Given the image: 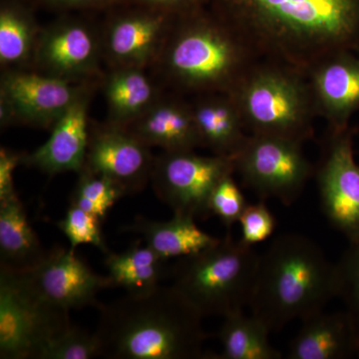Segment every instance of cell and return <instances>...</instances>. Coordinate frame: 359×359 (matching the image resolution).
Masks as SVG:
<instances>
[{"label": "cell", "instance_id": "19", "mask_svg": "<svg viewBox=\"0 0 359 359\" xmlns=\"http://www.w3.org/2000/svg\"><path fill=\"white\" fill-rule=\"evenodd\" d=\"M202 147L214 155L233 158L240 152L249 133L235 99L230 93H208L190 101Z\"/></svg>", "mask_w": 359, "mask_h": 359}, {"label": "cell", "instance_id": "30", "mask_svg": "<svg viewBox=\"0 0 359 359\" xmlns=\"http://www.w3.org/2000/svg\"><path fill=\"white\" fill-rule=\"evenodd\" d=\"M101 222L102 219L96 215L70 205L65 218L58 221L56 226L69 241L71 249L76 250L81 245H91L107 255L110 250L104 241Z\"/></svg>", "mask_w": 359, "mask_h": 359}, {"label": "cell", "instance_id": "32", "mask_svg": "<svg viewBox=\"0 0 359 359\" xmlns=\"http://www.w3.org/2000/svg\"><path fill=\"white\" fill-rule=\"evenodd\" d=\"M238 223L242 231L241 241L252 247L271 238L276 228V218L264 200L248 205Z\"/></svg>", "mask_w": 359, "mask_h": 359}, {"label": "cell", "instance_id": "36", "mask_svg": "<svg viewBox=\"0 0 359 359\" xmlns=\"http://www.w3.org/2000/svg\"><path fill=\"white\" fill-rule=\"evenodd\" d=\"M356 356H358V358H359V346H358V353H356Z\"/></svg>", "mask_w": 359, "mask_h": 359}, {"label": "cell", "instance_id": "3", "mask_svg": "<svg viewBox=\"0 0 359 359\" xmlns=\"http://www.w3.org/2000/svg\"><path fill=\"white\" fill-rule=\"evenodd\" d=\"M259 60L219 16L201 7L176 18L152 69L180 95L231 93Z\"/></svg>", "mask_w": 359, "mask_h": 359}, {"label": "cell", "instance_id": "14", "mask_svg": "<svg viewBox=\"0 0 359 359\" xmlns=\"http://www.w3.org/2000/svg\"><path fill=\"white\" fill-rule=\"evenodd\" d=\"M75 250L55 248L34 268L18 271L40 299L55 308L98 309L97 295L114 285L109 276L96 273Z\"/></svg>", "mask_w": 359, "mask_h": 359}, {"label": "cell", "instance_id": "20", "mask_svg": "<svg viewBox=\"0 0 359 359\" xmlns=\"http://www.w3.org/2000/svg\"><path fill=\"white\" fill-rule=\"evenodd\" d=\"M290 344V359H344L356 355L358 334L346 311L314 313L302 320Z\"/></svg>", "mask_w": 359, "mask_h": 359}, {"label": "cell", "instance_id": "13", "mask_svg": "<svg viewBox=\"0 0 359 359\" xmlns=\"http://www.w3.org/2000/svg\"><path fill=\"white\" fill-rule=\"evenodd\" d=\"M177 18L142 6L113 14L101 27L104 62L108 68L152 69Z\"/></svg>", "mask_w": 359, "mask_h": 359}, {"label": "cell", "instance_id": "8", "mask_svg": "<svg viewBox=\"0 0 359 359\" xmlns=\"http://www.w3.org/2000/svg\"><path fill=\"white\" fill-rule=\"evenodd\" d=\"M233 164L243 186L259 200L276 199L285 205L301 197L314 174L302 143L266 135L249 134Z\"/></svg>", "mask_w": 359, "mask_h": 359}, {"label": "cell", "instance_id": "24", "mask_svg": "<svg viewBox=\"0 0 359 359\" xmlns=\"http://www.w3.org/2000/svg\"><path fill=\"white\" fill-rule=\"evenodd\" d=\"M41 28L32 11L18 1L0 8V65L2 71L33 70Z\"/></svg>", "mask_w": 359, "mask_h": 359}, {"label": "cell", "instance_id": "34", "mask_svg": "<svg viewBox=\"0 0 359 359\" xmlns=\"http://www.w3.org/2000/svg\"><path fill=\"white\" fill-rule=\"evenodd\" d=\"M136 6L164 11L175 16L183 15L202 7L205 0H131Z\"/></svg>", "mask_w": 359, "mask_h": 359}, {"label": "cell", "instance_id": "12", "mask_svg": "<svg viewBox=\"0 0 359 359\" xmlns=\"http://www.w3.org/2000/svg\"><path fill=\"white\" fill-rule=\"evenodd\" d=\"M323 215L348 240L359 238V164L353 131H330L316 172Z\"/></svg>", "mask_w": 359, "mask_h": 359}, {"label": "cell", "instance_id": "21", "mask_svg": "<svg viewBox=\"0 0 359 359\" xmlns=\"http://www.w3.org/2000/svg\"><path fill=\"white\" fill-rule=\"evenodd\" d=\"M101 82L107 104L106 122L124 128L140 118L165 93L159 79L144 68H108Z\"/></svg>", "mask_w": 359, "mask_h": 359}, {"label": "cell", "instance_id": "10", "mask_svg": "<svg viewBox=\"0 0 359 359\" xmlns=\"http://www.w3.org/2000/svg\"><path fill=\"white\" fill-rule=\"evenodd\" d=\"M96 82L73 83L34 70L2 71L0 125L51 129L71 105Z\"/></svg>", "mask_w": 359, "mask_h": 359}, {"label": "cell", "instance_id": "28", "mask_svg": "<svg viewBox=\"0 0 359 359\" xmlns=\"http://www.w3.org/2000/svg\"><path fill=\"white\" fill-rule=\"evenodd\" d=\"M334 266L335 295L344 302L359 340V238L349 242Z\"/></svg>", "mask_w": 359, "mask_h": 359}, {"label": "cell", "instance_id": "29", "mask_svg": "<svg viewBox=\"0 0 359 359\" xmlns=\"http://www.w3.org/2000/svg\"><path fill=\"white\" fill-rule=\"evenodd\" d=\"M102 358V349L95 332L71 325L51 340L40 353L39 359H91Z\"/></svg>", "mask_w": 359, "mask_h": 359}, {"label": "cell", "instance_id": "22", "mask_svg": "<svg viewBox=\"0 0 359 359\" xmlns=\"http://www.w3.org/2000/svg\"><path fill=\"white\" fill-rule=\"evenodd\" d=\"M120 231L140 236L145 245L166 261L197 254L219 241L201 230L195 218L179 214H174L168 221H153L139 216L133 223L121 226Z\"/></svg>", "mask_w": 359, "mask_h": 359}, {"label": "cell", "instance_id": "4", "mask_svg": "<svg viewBox=\"0 0 359 359\" xmlns=\"http://www.w3.org/2000/svg\"><path fill=\"white\" fill-rule=\"evenodd\" d=\"M334 297V264L311 238L282 233L259 255L249 306L271 332L325 311Z\"/></svg>", "mask_w": 359, "mask_h": 359}, {"label": "cell", "instance_id": "33", "mask_svg": "<svg viewBox=\"0 0 359 359\" xmlns=\"http://www.w3.org/2000/svg\"><path fill=\"white\" fill-rule=\"evenodd\" d=\"M25 153L6 147L0 149V203L18 199L14 185V173L22 165Z\"/></svg>", "mask_w": 359, "mask_h": 359}, {"label": "cell", "instance_id": "35", "mask_svg": "<svg viewBox=\"0 0 359 359\" xmlns=\"http://www.w3.org/2000/svg\"><path fill=\"white\" fill-rule=\"evenodd\" d=\"M48 4L66 8H93L109 4L113 0H44Z\"/></svg>", "mask_w": 359, "mask_h": 359}, {"label": "cell", "instance_id": "15", "mask_svg": "<svg viewBox=\"0 0 359 359\" xmlns=\"http://www.w3.org/2000/svg\"><path fill=\"white\" fill-rule=\"evenodd\" d=\"M156 156L124 127L90 124L85 169L117 184L125 195L143 191L151 182Z\"/></svg>", "mask_w": 359, "mask_h": 359}, {"label": "cell", "instance_id": "26", "mask_svg": "<svg viewBox=\"0 0 359 359\" xmlns=\"http://www.w3.org/2000/svg\"><path fill=\"white\" fill-rule=\"evenodd\" d=\"M218 332L223 351L217 359H280L282 353L269 342L271 330L255 316L244 311L224 316Z\"/></svg>", "mask_w": 359, "mask_h": 359}, {"label": "cell", "instance_id": "5", "mask_svg": "<svg viewBox=\"0 0 359 359\" xmlns=\"http://www.w3.org/2000/svg\"><path fill=\"white\" fill-rule=\"evenodd\" d=\"M259 255L230 231L216 244L180 257L170 268L172 285L202 316H224L250 306Z\"/></svg>", "mask_w": 359, "mask_h": 359}, {"label": "cell", "instance_id": "18", "mask_svg": "<svg viewBox=\"0 0 359 359\" xmlns=\"http://www.w3.org/2000/svg\"><path fill=\"white\" fill-rule=\"evenodd\" d=\"M149 147L166 152L203 148L190 102L178 93L163 94L140 118L126 127Z\"/></svg>", "mask_w": 359, "mask_h": 359}, {"label": "cell", "instance_id": "31", "mask_svg": "<svg viewBox=\"0 0 359 359\" xmlns=\"http://www.w3.org/2000/svg\"><path fill=\"white\" fill-rule=\"evenodd\" d=\"M249 203L233 179L228 175L219 182L210 198L209 208L212 215L218 217L224 226L231 231L238 223Z\"/></svg>", "mask_w": 359, "mask_h": 359}, {"label": "cell", "instance_id": "7", "mask_svg": "<svg viewBox=\"0 0 359 359\" xmlns=\"http://www.w3.org/2000/svg\"><path fill=\"white\" fill-rule=\"evenodd\" d=\"M69 313L40 299L20 271L0 266V358L39 359L72 323Z\"/></svg>", "mask_w": 359, "mask_h": 359}, {"label": "cell", "instance_id": "17", "mask_svg": "<svg viewBox=\"0 0 359 359\" xmlns=\"http://www.w3.org/2000/svg\"><path fill=\"white\" fill-rule=\"evenodd\" d=\"M95 89L96 84L87 89L61 116L43 145L30 154L25 153L22 165L49 176L78 174L83 169L89 142V106Z\"/></svg>", "mask_w": 359, "mask_h": 359}, {"label": "cell", "instance_id": "2", "mask_svg": "<svg viewBox=\"0 0 359 359\" xmlns=\"http://www.w3.org/2000/svg\"><path fill=\"white\" fill-rule=\"evenodd\" d=\"M95 334L102 358L199 359L207 358L202 316L173 285L145 294H126L101 304Z\"/></svg>", "mask_w": 359, "mask_h": 359}, {"label": "cell", "instance_id": "6", "mask_svg": "<svg viewBox=\"0 0 359 359\" xmlns=\"http://www.w3.org/2000/svg\"><path fill=\"white\" fill-rule=\"evenodd\" d=\"M248 133L304 144L318 116L308 76L289 66L259 60L231 92Z\"/></svg>", "mask_w": 359, "mask_h": 359}, {"label": "cell", "instance_id": "1", "mask_svg": "<svg viewBox=\"0 0 359 359\" xmlns=\"http://www.w3.org/2000/svg\"><path fill=\"white\" fill-rule=\"evenodd\" d=\"M219 16L259 60L308 76L323 59L359 43V0H214Z\"/></svg>", "mask_w": 359, "mask_h": 359}, {"label": "cell", "instance_id": "11", "mask_svg": "<svg viewBox=\"0 0 359 359\" xmlns=\"http://www.w3.org/2000/svg\"><path fill=\"white\" fill-rule=\"evenodd\" d=\"M104 62L101 28L77 18L41 28L33 70L73 83L100 81Z\"/></svg>", "mask_w": 359, "mask_h": 359}, {"label": "cell", "instance_id": "16", "mask_svg": "<svg viewBox=\"0 0 359 359\" xmlns=\"http://www.w3.org/2000/svg\"><path fill=\"white\" fill-rule=\"evenodd\" d=\"M316 113L327 120L330 131H344L359 110V57L351 51L323 59L308 74Z\"/></svg>", "mask_w": 359, "mask_h": 359}, {"label": "cell", "instance_id": "25", "mask_svg": "<svg viewBox=\"0 0 359 359\" xmlns=\"http://www.w3.org/2000/svg\"><path fill=\"white\" fill-rule=\"evenodd\" d=\"M108 276L115 287H123L127 294H145L160 287V283L170 276L166 259L147 245L137 241L133 245L116 254L105 255Z\"/></svg>", "mask_w": 359, "mask_h": 359}, {"label": "cell", "instance_id": "27", "mask_svg": "<svg viewBox=\"0 0 359 359\" xmlns=\"http://www.w3.org/2000/svg\"><path fill=\"white\" fill-rule=\"evenodd\" d=\"M77 175L78 180L70 196V205L96 215L104 221L111 208L126 196L124 191L110 179L85 168Z\"/></svg>", "mask_w": 359, "mask_h": 359}, {"label": "cell", "instance_id": "23", "mask_svg": "<svg viewBox=\"0 0 359 359\" xmlns=\"http://www.w3.org/2000/svg\"><path fill=\"white\" fill-rule=\"evenodd\" d=\"M20 198L0 203V266L27 271L46 256Z\"/></svg>", "mask_w": 359, "mask_h": 359}, {"label": "cell", "instance_id": "9", "mask_svg": "<svg viewBox=\"0 0 359 359\" xmlns=\"http://www.w3.org/2000/svg\"><path fill=\"white\" fill-rule=\"evenodd\" d=\"M233 173V158L163 151L155 157L151 183L158 199L174 214L207 219L212 215V191L222 179Z\"/></svg>", "mask_w": 359, "mask_h": 359}]
</instances>
